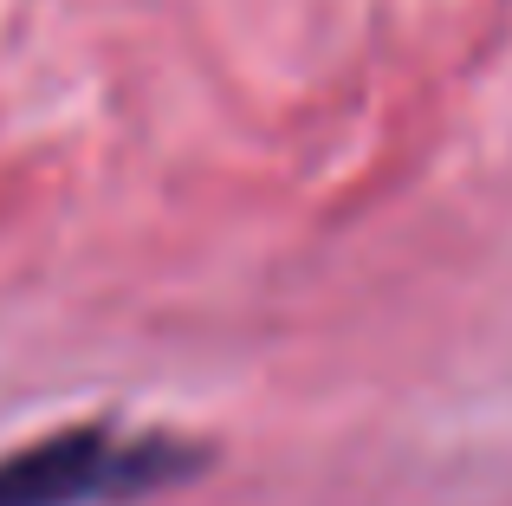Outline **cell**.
Returning a JSON list of instances; mask_svg holds the SVG:
<instances>
[{"mask_svg":"<svg viewBox=\"0 0 512 506\" xmlns=\"http://www.w3.org/2000/svg\"><path fill=\"white\" fill-rule=\"evenodd\" d=\"M195 448L175 435H130L111 422L39 435V442L0 455V506H111L182 481Z\"/></svg>","mask_w":512,"mask_h":506,"instance_id":"1","label":"cell"}]
</instances>
